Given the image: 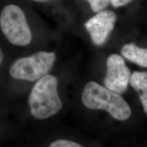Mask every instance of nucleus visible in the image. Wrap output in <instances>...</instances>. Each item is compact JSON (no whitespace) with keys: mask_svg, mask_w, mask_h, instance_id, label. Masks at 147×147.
Returning <instances> with one entry per match:
<instances>
[{"mask_svg":"<svg viewBox=\"0 0 147 147\" xmlns=\"http://www.w3.org/2000/svg\"><path fill=\"white\" fill-rule=\"evenodd\" d=\"M82 100L89 109L106 110L117 120L126 121L131 115L130 106L119 93L96 82L87 83L82 92Z\"/></svg>","mask_w":147,"mask_h":147,"instance_id":"obj_1","label":"nucleus"},{"mask_svg":"<svg viewBox=\"0 0 147 147\" xmlns=\"http://www.w3.org/2000/svg\"><path fill=\"white\" fill-rule=\"evenodd\" d=\"M3 61V54L2 51H1V48H0V65H1Z\"/></svg>","mask_w":147,"mask_h":147,"instance_id":"obj_12","label":"nucleus"},{"mask_svg":"<svg viewBox=\"0 0 147 147\" xmlns=\"http://www.w3.org/2000/svg\"><path fill=\"white\" fill-rule=\"evenodd\" d=\"M105 87L110 91L121 94L127 89L131 74L123 57L118 55H110L106 61Z\"/></svg>","mask_w":147,"mask_h":147,"instance_id":"obj_5","label":"nucleus"},{"mask_svg":"<svg viewBox=\"0 0 147 147\" xmlns=\"http://www.w3.org/2000/svg\"><path fill=\"white\" fill-rule=\"evenodd\" d=\"M0 27L7 40L14 45L25 47L32 40V34L22 9L16 5H6L0 15Z\"/></svg>","mask_w":147,"mask_h":147,"instance_id":"obj_4","label":"nucleus"},{"mask_svg":"<svg viewBox=\"0 0 147 147\" xmlns=\"http://www.w3.org/2000/svg\"><path fill=\"white\" fill-rule=\"evenodd\" d=\"M34 1H37V2H47V1H51V0H33Z\"/></svg>","mask_w":147,"mask_h":147,"instance_id":"obj_13","label":"nucleus"},{"mask_svg":"<svg viewBox=\"0 0 147 147\" xmlns=\"http://www.w3.org/2000/svg\"><path fill=\"white\" fill-rule=\"evenodd\" d=\"M55 59L54 53L39 51L31 56L16 59L11 65L9 72L14 79L34 82L48 74Z\"/></svg>","mask_w":147,"mask_h":147,"instance_id":"obj_3","label":"nucleus"},{"mask_svg":"<svg viewBox=\"0 0 147 147\" xmlns=\"http://www.w3.org/2000/svg\"><path fill=\"white\" fill-rule=\"evenodd\" d=\"M129 84L138 93L143 108L147 115V72H134L130 78Z\"/></svg>","mask_w":147,"mask_h":147,"instance_id":"obj_8","label":"nucleus"},{"mask_svg":"<svg viewBox=\"0 0 147 147\" xmlns=\"http://www.w3.org/2000/svg\"><path fill=\"white\" fill-rule=\"evenodd\" d=\"M57 79L47 74L33 87L29 97L31 113L35 119L43 120L53 117L62 108L57 91Z\"/></svg>","mask_w":147,"mask_h":147,"instance_id":"obj_2","label":"nucleus"},{"mask_svg":"<svg viewBox=\"0 0 147 147\" xmlns=\"http://www.w3.org/2000/svg\"><path fill=\"white\" fill-rule=\"evenodd\" d=\"M49 147H83L78 143L68 140H58L55 141Z\"/></svg>","mask_w":147,"mask_h":147,"instance_id":"obj_10","label":"nucleus"},{"mask_svg":"<svg viewBox=\"0 0 147 147\" xmlns=\"http://www.w3.org/2000/svg\"><path fill=\"white\" fill-rule=\"evenodd\" d=\"M92 10L98 12L103 10L110 3V0H87Z\"/></svg>","mask_w":147,"mask_h":147,"instance_id":"obj_9","label":"nucleus"},{"mask_svg":"<svg viewBox=\"0 0 147 147\" xmlns=\"http://www.w3.org/2000/svg\"><path fill=\"white\" fill-rule=\"evenodd\" d=\"M117 21V16L113 11L103 10L84 24L95 45L100 46L105 43L114 29Z\"/></svg>","mask_w":147,"mask_h":147,"instance_id":"obj_6","label":"nucleus"},{"mask_svg":"<svg viewBox=\"0 0 147 147\" xmlns=\"http://www.w3.org/2000/svg\"><path fill=\"white\" fill-rule=\"evenodd\" d=\"M132 0H110V2L111 4L115 8L123 6V5H126L127 3H129Z\"/></svg>","mask_w":147,"mask_h":147,"instance_id":"obj_11","label":"nucleus"},{"mask_svg":"<svg viewBox=\"0 0 147 147\" xmlns=\"http://www.w3.org/2000/svg\"><path fill=\"white\" fill-rule=\"evenodd\" d=\"M121 54L130 61L141 67H147V49L137 47L134 43L124 45Z\"/></svg>","mask_w":147,"mask_h":147,"instance_id":"obj_7","label":"nucleus"}]
</instances>
